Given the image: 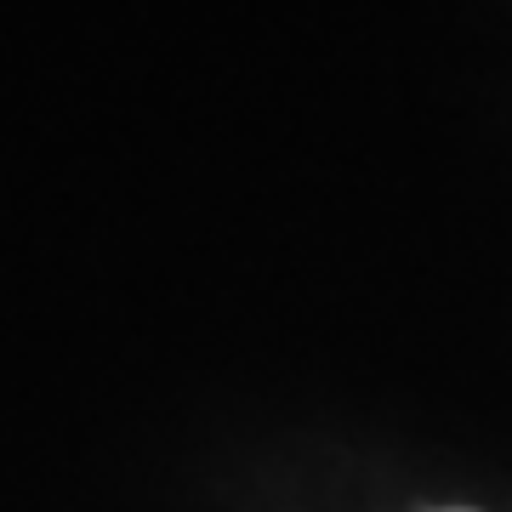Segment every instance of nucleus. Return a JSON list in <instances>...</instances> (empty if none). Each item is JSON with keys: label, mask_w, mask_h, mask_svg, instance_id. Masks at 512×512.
<instances>
[{"label": "nucleus", "mask_w": 512, "mask_h": 512, "mask_svg": "<svg viewBox=\"0 0 512 512\" xmlns=\"http://www.w3.org/2000/svg\"><path fill=\"white\" fill-rule=\"evenodd\" d=\"M450 512H467V507H450Z\"/></svg>", "instance_id": "1"}]
</instances>
